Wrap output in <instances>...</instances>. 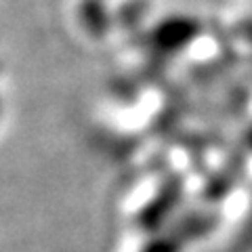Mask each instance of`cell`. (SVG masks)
Instances as JSON below:
<instances>
[{
  "label": "cell",
  "mask_w": 252,
  "mask_h": 252,
  "mask_svg": "<svg viewBox=\"0 0 252 252\" xmlns=\"http://www.w3.org/2000/svg\"><path fill=\"white\" fill-rule=\"evenodd\" d=\"M200 21L189 15H170L158 21L156 26L149 30L147 44L154 53L162 55V57H170L177 55L183 49H187L195 38L200 36Z\"/></svg>",
  "instance_id": "1"
},
{
  "label": "cell",
  "mask_w": 252,
  "mask_h": 252,
  "mask_svg": "<svg viewBox=\"0 0 252 252\" xmlns=\"http://www.w3.org/2000/svg\"><path fill=\"white\" fill-rule=\"evenodd\" d=\"M78 17H80L82 28L94 38L105 36L114 23L112 13L103 0H82L78 6Z\"/></svg>",
  "instance_id": "2"
},
{
  "label": "cell",
  "mask_w": 252,
  "mask_h": 252,
  "mask_svg": "<svg viewBox=\"0 0 252 252\" xmlns=\"http://www.w3.org/2000/svg\"><path fill=\"white\" fill-rule=\"evenodd\" d=\"M246 141H248V147L252 149V128L248 130V135H246Z\"/></svg>",
  "instance_id": "3"
}]
</instances>
